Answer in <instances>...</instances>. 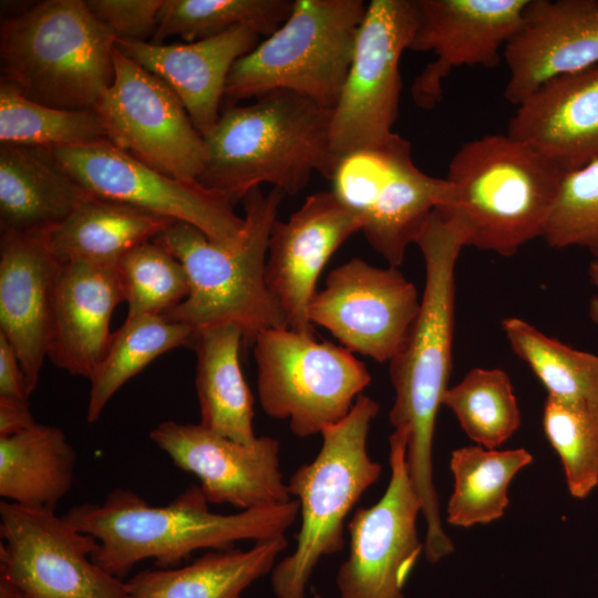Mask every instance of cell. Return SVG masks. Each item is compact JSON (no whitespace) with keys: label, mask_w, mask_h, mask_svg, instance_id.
I'll use <instances>...</instances> for the list:
<instances>
[{"label":"cell","mask_w":598,"mask_h":598,"mask_svg":"<svg viewBox=\"0 0 598 598\" xmlns=\"http://www.w3.org/2000/svg\"><path fill=\"white\" fill-rule=\"evenodd\" d=\"M529 0H417L419 20L409 50L434 60L414 79L415 105L431 110L443 83L460 66L499 65L507 42L520 25Z\"/></svg>","instance_id":"ac0fdd59"},{"label":"cell","mask_w":598,"mask_h":598,"mask_svg":"<svg viewBox=\"0 0 598 598\" xmlns=\"http://www.w3.org/2000/svg\"><path fill=\"white\" fill-rule=\"evenodd\" d=\"M379 410L375 400L360 394L344 419L322 430L317 456L290 476L288 492L299 503L301 525L295 550L271 571L276 598H305L319 560L343 548L346 517L382 472L367 447Z\"/></svg>","instance_id":"52a82bcc"},{"label":"cell","mask_w":598,"mask_h":598,"mask_svg":"<svg viewBox=\"0 0 598 598\" xmlns=\"http://www.w3.org/2000/svg\"><path fill=\"white\" fill-rule=\"evenodd\" d=\"M115 42L86 1H41L1 22V80L44 105L95 110L113 82Z\"/></svg>","instance_id":"8992f818"},{"label":"cell","mask_w":598,"mask_h":598,"mask_svg":"<svg viewBox=\"0 0 598 598\" xmlns=\"http://www.w3.org/2000/svg\"><path fill=\"white\" fill-rule=\"evenodd\" d=\"M507 134L564 173L598 159V64L540 86L516 106Z\"/></svg>","instance_id":"603a6c76"},{"label":"cell","mask_w":598,"mask_h":598,"mask_svg":"<svg viewBox=\"0 0 598 598\" xmlns=\"http://www.w3.org/2000/svg\"><path fill=\"white\" fill-rule=\"evenodd\" d=\"M419 20L417 0H372L358 29L352 60L332 109L334 163L353 151L386 142L395 132L400 61Z\"/></svg>","instance_id":"8fae6325"},{"label":"cell","mask_w":598,"mask_h":598,"mask_svg":"<svg viewBox=\"0 0 598 598\" xmlns=\"http://www.w3.org/2000/svg\"><path fill=\"white\" fill-rule=\"evenodd\" d=\"M76 452L64 431L35 423L0 437V496L31 508L55 511L70 492Z\"/></svg>","instance_id":"f1b7e54d"},{"label":"cell","mask_w":598,"mask_h":598,"mask_svg":"<svg viewBox=\"0 0 598 598\" xmlns=\"http://www.w3.org/2000/svg\"><path fill=\"white\" fill-rule=\"evenodd\" d=\"M164 0H87L91 12L116 40L147 42L158 22Z\"/></svg>","instance_id":"f35d334b"},{"label":"cell","mask_w":598,"mask_h":598,"mask_svg":"<svg viewBox=\"0 0 598 598\" xmlns=\"http://www.w3.org/2000/svg\"><path fill=\"white\" fill-rule=\"evenodd\" d=\"M260 37L255 28L238 25L195 42L155 44L116 40L115 47L174 91L205 137L219 118V105L233 65L259 43Z\"/></svg>","instance_id":"7402d4cb"},{"label":"cell","mask_w":598,"mask_h":598,"mask_svg":"<svg viewBox=\"0 0 598 598\" xmlns=\"http://www.w3.org/2000/svg\"><path fill=\"white\" fill-rule=\"evenodd\" d=\"M113 61V82L95 107L109 141L163 174L197 182L206 164V143L182 101L116 47Z\"/></svg>","instance_id":"5bb4252c"},{"label":"cell","mask_w":598,"mask_h":598,"mask_svg":"<svg viewBox=\"0 0 598 598\" xmlns=\"http://www.w3.org/2000/svg\"><path fill=\"white\" fill-rule=\"evenodd\" d=\"M196 331L163 315L125 319L111 334L91 383L86 421L95 423L114 394L161 354L193 342Z\"/></svg>","instance_id":"4dcf8cb0"},{"label":"cell","mask_w":598,"mask_h":598,"mask_svg":"<svg viewBox=\"0 0 598 598\" xmlns=\"http://www.w3.org/2000/svg\"><path fill=\"white\" fill-rule=\"evenodd\" d=\"M361 229L358 218L330 192H317L269 237L266 280L285 311L288 328L313 334L308 309L334 251Z\"/></svg>","instance_id":"d6986e66"},{"label":"cell","mask_w":598,"mask_h":598,"mask_svg":"<svg viewBox=\"0 0 598 598\" xmlns=\"http://www.w3.org/2000/svg\"><path fill=\"white\" fill-rule=\"evenodd\" d=\"M87 194L49 150L1 144V233H48L65 220Z\"/></svg>","instance_id":"d4e9b609"},{"label":"cell","mask_w":598,"mask_h":598,"mask_svg":"<svg viewBox=\"0 0 598 598\" xmlns=\"http://www.w3.org/2000/svg\"><path fill=\"white\" fill-rule=\"evenodd\" d=\"M103 141H109V136L95 110H65L44 105L27 97L12 83L1 80V144L51 150Z\"/></svg>","instance_id":"1f68e13d"},{"label":"cell","mask_w":598,"mask_h":598,"mask_svg":"<svg viewBox=\"0 0 598 598\" xmlns=\"http://www.w3.org/2000/svg\"><path fill=\"white\" fill-rule=\"evenodd\" d=\"M542 238L557 249H586L598 260V159L565 173Z\"/></svg>","instance_id":"74e56055"},{"label":"cell","mask_w":598,"mask_h":598,"mask_svg":"<svg viewBox=\"0 0 598 598\" xmlns=\"http://www.w3.org/2000/svg\"><path fill=\"white\" fill-rule=\"evenodd\" d=\"M503 59V95L515 106L548 81L597 65L598 0H529Z\"/></svg>","instance_id":"ffe728a7"},{"label":"cell","mask_w":598,"mask_h":598,"mask_svg":"<svg viewBox=\"0 0 598 598\" xmlns=\"http://www.w3.org/2000/svg\"><path fill=\"white\" fill-rule=\"evenodd\" d=\"M0 537V574L25 598H132L92 559L99 542L54 511L2 501Z\"/></svg>","instance_id":"4fadbf2b"},{"label":"cell","mask_w":598,"mask_h":598,"mask_svg":"<svg viewBox=\"0 0 598 598\" xmlns=\"http://www.w3.org/2000/svg\"><path fill=\"white\" fill-rule=\"evenodd\" d=\"M297 499L278 505L214 513L199 485H190L165 505H151L135 492L117 487L101 503H81L63 517L93 536L92 559L123 579L146 559L155 568H175L200 549H230L241 540L283 536L299 515Z\"/></svg>","instance_id":"7a4b0ae2"},{"label":"cell","mask_w":598,"mask_h":598,"mask_svg":"<svg viewBox=\"0 0 598 598\" xmlns=\"http://www.w3.org/2000/svg\"><path fill=\"white\" fill-rule=\"evenodd\" d=\"M442 405L477 445L496 450L520 425V411L508 374L501 369L474 368L447 388Z\"/></svg>","instance_id":"e575fe53"},{"label":"cell","mask_w":598,"mask_h":598,"mask_svg":"<svg viewBox=\"0 0 598 598\" xmlns=\"http://www.w3.org/2000/svg\"><path fill=\"white\" fill-rule=\"evenodd\" d=\"M332 193L358 218L368 243L399 267L435 208L447 204L451 185L422 172L410 143L394 133L386 142L338 158Z\"/></svg>","instance_id":"30bf717a"},{"label":"cell","mask_w":598,"mask_h":598,"mask_svg":"<svg viewBox=\"0 0 598 598\" xmlns=\"http://www.w3.org/2000/svg\"><path fill=\"white\" fill-rule=\"evenodd\" d=\"M588 277L590 283L596 288V292L589 301L588 316L591 322L598 327V260L595 259L590 262Z\"/></svg>","instance_id":"b9f144b4"},{"label":"cell","mask_w":598,"mask_h":598,"mask_svg":"<svg viewBox=\"0 0 598 598\" xmlns=\"http://www.w3.org/2000/svg\"><path fill=\"white\" fill-rule=\"evenodd\" d=\"M150 439L179 470L198 478L209 504L244 511L292 499L279 467L277 439L258 436L245 444L199 423L176 421L161 422Z\"/></svg>","instance_id":"e0dca14e"},{"label":"cell","mask_w":598,"mask_h":598,"mask_svg":"<svg viewBox=\"0 0 598 598\" xmlns=\"http://www.w3.org/2000/svg\"><path fill=\"white\" fill-rule=\"evenodd\" d=\"M365 10L362 0H293L287 20L235 62L224 99L235 105L283 90L332 110Z\"/></svg>","instance_id":"ba28073f"},{"label":"cell","mask_w":598,"mask_h":598,"mask_svg":"<svg viewBox=\"0 0 598 598\" xmlns=\"http://www.w3.org/2000/svg\"><path fill=\"white\" fill-rule=\"evenodd\" d=\"M0 598H25V595L13 580L0 574Z\"/></svg>","instance_id":"7bdbcfd3"},{"label":"cell","mask_w":598,"mask_h":598,"mask_svg":"<svg viewBox=\"0 0 598 598\" xmlns=\"http://www.w3.org/2000/svg\"><path fill=\"white\" fill-rule=\"evenodd\" d=\"M244 333L236 324H219L196 332V393L204 427L233 441L250 444L254 398L239 365Z\"/></svg>","instance_id":"4316f807"},{"label":"cell","mask_w":598,"mask_h":598,"mask_svg":"<svg viewBox=\"0 0 598 598\" xmlns=\"http://www.w3.org/2000/svg\"><path fill=\"white\" fill-rule=\"evenodd\" d=\"M122 301L115 264H62L48 358L70 374L90 379L105 354L112 315Z\"/></svg>","instance_id":"cb8c5ba5"},{"label":"cell","mask_w":598,"mask_h":598,"mask_svg":"<svg viewBox=\"0 0 598 598\" xmlns=\"http://www.w3.org/2000/svg\"><path fill=\"white\" fill-rule=\"evenodd\" d=\"M332 110L291 91L248 105H229L204 137L207 158L198 183L234 205L260 184L295 195L315 172L330 179Z\"/></svg>","instance_id":"3957f363"},{"label":"cell","mask_w":598,"mask_h":598,"mask_svg":"<svg viewBox=\"0 0 598 598\" xmlns=\"http://www.w3.org/2000/svg\"><path fill=\"white\" fill-rule=\"evenodd\" d=\"M425 265L419 311L400 348L389 361L394 402L389 420L406 437V461L426 523L425 536L444 535L433 482L435 419L452 372L455 266L464 248L454 226L433 210L415 243Z\"/></svg>","instance_id":"6da1fadb"},{"label":"cell","mask_w":598,"mask_h":598,"mask_svg":"<svg viewBox=\"0 0 598 598\" xmlns=\"http://www.w3.org/2000/svg\"><path fill=\"white\" fill-rule=\"evenodd\" d=\"M30 392L20 360L0 333V396L29 402Z\"/></svg>","instance_id":"ab89813d"},{"label":"cell","mask_w":598,"mask_h":598,"mask_svg":"<svg viewBox=\"0 0 598 598\" xmlns=\"http://www.w3.org/2000/svg\"><path fill=\"white\" fill-rule=\"evenodd\" d=\"M389 463L391 476L382 497L358 508L348 523L349 555L337 574L339 598H404L406 578L424 553L416 527L421 502L401 432L393 431L389 437Z\"/></svg>","instance_id":"9a60e30c"},{"label":"cell","mask_w":598,"mask_h":598,"mask_svg":"<svg viewBox=\"0 0 598 598\" xmlns=\"http://www.w3.org/2000/svg\"><path fill=\"white\" fill-rule=\"evenodd\" d=\"M35 423L29 402L0 396V437L17 434Z\"/></svg>","instance_id":"60d3db41"},{"label":"cell","mask_w":598,"mask_h":598,"mask_svg":"<svg viewBox=\"0 0 598 598\" xmlns=\"http://www.w3.org/2000/svg\"><path fill=\"white\" fill-rule=\"evenodd\" d=\"M542 424L570 495L586 498L598 485V404L547 396Z\"/></svg>","instance_id":"d590c367"},{"label":"cell","mask_w":598,"mask_h":598,"mask_svg":"<svg viewBox=\"0 0 598 598\" xmlns=\"http://www.w3.org/2000/svg\"><path fill=\"white\" fill-rule=\"evenodd\" d=\"M502 328L513 352L535 373L547 396L598 404V354L575 349L516 317Z\"/></svg>","instance_id":"d6a6232c"},{"label":"cell","mask_w":598,"mask_h":598,"mask_svg":"<svg viewBox=\"0 0 598 598\" xmlns=\"http://www.w3.org/2000/svg\"><path fill=\"white\" fill-rule=\"evenodd\" d=\"M45 234L1 233L0 237V333L20 360L30 394L48 357L62 267Z\"/></svg>","instance_id":"44dd1931"},{"label":"cell","mask_w":598,"mask_h":598,"mask_svg":"<svg viewBox=\"0 0 598 598\" xmlns=\"http://www.w3.org/2000/svg\"><path fill=\"white\" fill-rule=\"evenodd\" d=\"M293 0H164L150 42L171 37L195 42L238 25H250L268 37L289 17Z\"/></svg>","instance_id":"836d02e7"},{"label":"cell","mask_w":598,"mask_h":598,"mask_svg":"<svg viewBox=\"0 0 598 598\" xmlns=\"http://www.w3.org/2000/svg\"><path fill=\"white\" fill-rule=\"evenodd\" d=\"M285 195L276 187L267 194L255 187L243 198L244 229L235 246L216 244L183 221L173 223L153 239L181 261L189 283L188 296L164 313L165 318L196 332L236 324L246 346L265 329L288 327L266 280L270 231Z\"/></svg>","instance_id":"5b68a950"},{"label":"cell","mask_w":598,"mask_h":598,"mask_svg":"<svg viewBox=\"0 0 598 598\" xmlns=\"http://www.w3.org/2000/svg\"><path fill=\"white\" fill-rule=\"evenodd\" d=\"M287 546L283 535L256 542L247 550H214L186 566L141 570L125 585L132 598H241L274 570Z\"/></svg>","instance_id":"484cf974"},{"label":"cell","mask_w":598,"mask_h":598,"mask_svg":"<svg viewBox=\"0 0 598 598\" xmlns=\"http://www.w3.org/2000/svg\"><path fill=\"white\" fill-rule=\"evenodd\" d=\"M533 462L525 448L488 450L480 445L456 448L450 468L454 488L447 503V523L472 527L499 519L509 504L508 486Z\"/></svg>","instance_id":"f546056e"},{"label":"cell","mask_w":598,"mask_h":598,"mask_svg":"<svg viewBox=\"0 0 598 598\" xmlns=\"http://www.w3.org/2000/svg\"><path fill=\"white\" fill-rule=\"evenodd\" d=\"M116 268L127 318L164 315L188 296L189 283L183 265L154 240L126 252Z\"/></svg>","instance_id":"8d00e7d4"},{"label":"cell","mask_w":598,"mask_h":598,"mask_svg":"<svg viewBox=\"0 0 598 598\" xmlns=\"http://www.w3.org/2000/svg\"><path fill=\"white\" fill-rule=\"evenodd\" d=\"M173 223L171 218L87 194L45 238L61 264L83 260L116 265L126 252L153 240Z\"/></svg>","instance_id":"83f0119b"},{"label":"cell","mask_w":598,"mask_h":598,"mask_svg":"<svg viewBox=\"0 0 598 598\" xmlns=\"http://www.w3.org/2000/svg\"><path fill=\"white\" fill-rule=\"evenodd\" d=\"M252 346L261 409L288 420L298 437L320 434L344 419L371 382L365 364L351 351L313 334L269 328Z\"/></svg>","instance_id":"9c48e42d"},{"label":"cell","mask_w":598,"mask_h":598,"mask_svg":"<svg viewBox=\"0 0 598 598\" xmlns=\"http://www.w3.org/2000/svg\"><path fill=\"white\" fill-rule=\"evenodd\" d=\"M420 301L415 286L398 267L352 258L330 271L308 315L347 350L385 362L403 342Z\"/></svg>","instance_id":"2e32d148"},{"label":"cell","mask_w":598,"mask_h":598,"mask_svg":"<svg viewBox=\"0 0 598 598\" xmlns=\"http://www.w3.org/2000/svg\"><path fill=\"white\" fill-rule=\"evenodd\" d=\"M49 150V148H47ZM86 193L195 226L224 246L239 243L244 218L224 195L146 165L109 141L49 150Z\"/></svg>","instance_id":"7c38bea8"},{"label":"cell","mask_w":598,"mask_h":598,"mask_svg":"<svg viewBox=\"0 0 598 598\" xmlns=\"http://www.w3.org/2000/svg\"><path fill=\"white\" fill-rule=\"evenodd\" d=\"M565 173L529 144L506 134L463 143L452 156L440 213L464 247L503 257L543 237Z\"/></svg>","instance_id":"277c9868"}]
</instances>
